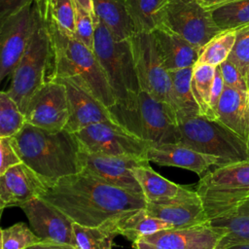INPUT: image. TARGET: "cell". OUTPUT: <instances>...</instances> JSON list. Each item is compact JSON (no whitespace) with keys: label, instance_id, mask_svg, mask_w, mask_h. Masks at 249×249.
<instances>
[{"label":"cell","instance_id":"obj_19","mask_svg":"<svg viewBox=\"0 0 249 249\" xmlns=\"http://www.w3.org/2000/svg\"><path fill=\"white\" fill-rule=\"evenodd\" d=\"M42 179L24 162L0 174V206L20 207L25 202L41 196L47 190Z\"/></svg>","mask_w":249,"mask_h":249},{"label":"cell","instance_id":"obj_42","mask_svg":"<svg viewBox=\"0 0 249 249\" xmlns=\"http://www.w3.org/2000/svg\"><path fill=\"white\" fill-rule=\"evenodd\" d=\"M26 249H76V248L68 244H59L54 242L41 241L39 243H36L32 246L27 247Z\"/></svg>","mask_w":249,"mask_h":249},{"label":"cell","instance_id":"obj_4","mask_svg":"<svg viewBox=\"0 0 249 249\" xmlns=\"http://www.w3.org/2000/svg\"><path fill=\"white\" fill-rule=\"evenodd\" d=\"M93 53L117 101L111 112L119 124L125 128L126 122L137 109L141 90L131 41L116 39L99 19L95 24Z\"/></svg>","mask_w":249,"mask_h":249},{"label":"cell","instance_id":"obj_25","mask_svg":"<svg viewBox=\"0 0 249 249\" xmlns=\"http://www.w3.org/2000/svg\"><path fill=\"white\" fill-rule=\"evenodd\" d=\"M112 226L118 234L132 243L159 231L172 228L167 222L151 216L146 208L138 209L112 222Z\"/></svg>","mask_w":249,"mask_h":249},{"label":"cell","instance_id":"obj_39","mask_svg":"<svg viewBox=\"0 0 249 249\" xmlns=\"http://www.w3.org/2000/svg\"><path fill=\"white\" fill-rule=\"evenodd\" d=\"M0 174L10 167L22 162L11 137L0 138Z\"/></svg>","mask_w":249,"mask_h":249},{"label":"cell","instance_id":"obj_26","mask_svg":"<svg viewBox=\"0 0 249 249\" xmlns=\"http://www.w3.org/2000/svg\"><path fill=\"white\" fill-rule=\"evenodd\" d=\"M133 175L141 186L147 202L168 199L178 196L184 186L171 182L156 172L150 164L134 167Z\"/></svg>","mask_w":249,"mask_h":249},{"label":"cell","instance_id":"obj_10","mask_svg":"<svg viewBox=\"0 0 249 249\" xmlns=\"http://www.w3.org/2000/svg\"><path fill=\"white\" fill-rule=\"evenodd\" d=\"M130 41L141 90L160 102L169 104L177 114L169 71L162 64L153 32L134 33Z\"/></svg>","mask_w":249,"mask_h":249},{"label":"cell","instance_id":"obj_14","mask_svg":"<svg viewBox=\"0 0 249 249\" xmlns=\"http://www.w3.org/2000/svg\"><path fill=\"white\" fill-rule=\"evenodd\" d=\"M81 160L83 163L82 171H86L114 187L144 196L140 184L133 175L132 169L134 167L150 164L148 160L131 157L106 156L89 153L83 149Z\"/></svg>","mask_w":249,"mask_h":249},{"label":"cell","instance_id":"obj_36","mask_svg":"<svg viewBox=\"0 0 249 249\" xmlns=\"http://www.w3.org/2000/svg\"><path fill=\"white\" fill-rule=\"evenodd\" d=\"M94 35L95 23L93 18L89 12L75 2V38L93 51Z\"/></svg>","mask_w":249,"mask_h":249},{"label":"cell","instance_id":"obj_33","mask_svg":"<svg viewBox=\"0 0 249 249\" xmlns=\"http://www.w3.org/2000/svg\"><path fill=\"white\" fill-rule=\"evenodd\" d=\"M26 124L25 116L15 100L2 90L0 92V138L13 137Z\"/></svg>","mask_w":249,"mask_h":249},{"label":"cell","instance_id":"obj_12","mask_svg":"<svg viewBox=\"0 0 249 249\" xmlns=\"http://www.w3.org/2000/svg\"><path fill=\"white\" fill-rule=\"evenodd\" d=\"M74 134L84 151L113 157L146 159L149 143L124 127L99 123L90 124Z\"/></svg>","mask_w":249,"mask_h":249},{"label":"cell","instance_id":"obj_45","mask_svg":"<svg viewBox=\"0 0 249 249\" xmlns=\"http://www.w3.org/2000/svg\"><path fill=\"white\" fill-rule=\"evenodd\" d=\"M228 249H249V243H240L233 245Z\"/></svg>","mask_w":249,"mask_h":249},{"label":"cell","instance_id":"obj_18","mask_svg":"<svg viewBox=\"0 0 249 249\" xmlns=\"http://www.w3.org/2000/svg\"><path fill=\"white\" fill-rule=\"evenodd\" d=\"M54 81H60L66 87L69 120L64 129L76 133L90 124L99 123L123 127L119 124L109 108L79 85L68 79Z\"/></svg>","mask_w":249,"mask_h":249},{"label":"cell","instance_id":"obj_7","mask_svg":"<svg viewBox=\"0 0 249 249\" xmlns=\"http://www.w3.org/2000/svg\"><path fill=\"white\" fill-rule=\"evenodd\" d=\"M208 220L235 209L249 197V160L217 166L196 187Z\"/></svg>","mask_w":249,"mask_h":249},{"label":"cell","instance_id":"obj_31","mask_svg":"<svg viewBox=\"0 0 249 249\" xmlns=\"http://www.w3.org/2000/svg\"><path fill=\"white\" fill-rule=\"evenodd\" d=\"M216 66L196 63L193 69L192 91L199 107L200 115L211 119L210 95ZM212 120V119H211Z\"/></svg>","mask_w":249,"mask_h":249},{"label":"cell","instance_id":"obj_15","mask_svg":"<svg viewBox=\"0 0 249 249\" xmlns=\"http://www.w3.org/2000/svg\"><path fill=\"white\" fill-rule=\"evenodd\" d=\"M223 234L207 223L182 229H166L132 243L134 249H216Z\"/></svg>","mask_w":249,"mask_h":249},{"label":"cell","instance_id":"obj_27","mask_svg":"<svg viewBox=\"0 0 249 249\" xmlns=\"http://www.w3.org/2000/svg\"><path fill=\"white\" fill-rule=\"evenodd\" d=\"M167 0H125L135 33L153 32L160 26L161 12Z\"/></svg>","mask_w":249,"mask_h":249},{"label":"cell","instance_id":"obj_1","mask_svg":"<svg viewBox=\"0 0 249 249\" xmlns=\"http://www.w3.org/2000/svg\"><path fill=\"white\" fill-rule=\"evenodd\" d=\"M74 223L98 227L145 208L144 196L109 185L86 171L61 178L39 196Z\"/></svg>","mask_w":249,"mask_h":249},{"label":"cell","instance_id":"obj_16","mask_svg":"<svg viewBox=\"0 0 249 249\" xmlns=\"http://www.w3.org/2000/svg\"><path fill=\"white\" fill-rule=\"evenodd\" d=\"M32 230L43 240L74 247L73 221L41 197H35L20 206Z\"/></svg>","mask_w":249,"mask_h":249},{"label":"cell","instance_id":"obj_30","mask_svg":"<svg viewBox=\"0 0 249 249\" xmlns=\"http://www.w3.org/2000/svg\"><path fill=\"white\" fill-rule=\"evenodd\" d=\"M210 12L222 31L237 30L249 25V0H231Z\"/></svg>","mask_w":249,"mask_h":249},{"label":"cell","instance_id":"obj_32","mask_svg":"<svg viewBox=\"0 0 249 249\" xmlns=\"http://www.w3.org/2000/svg\"><path fill=\"white\" fill-rule=\"evenodd\" d=\"M236 30L222 31L212 38L199 53L196 63L218 66L228 59L235 41Z\"/></svg>","mask_w":249,"mask_h":249},{"label":"cell","instance_id":"obj_21","mask_svg":"<svg viewBox=\"0 0 249 249\" xmlns=\"http://www.w3.org/2000/svg\"><path fill=\"white\" fill-rule=\"evenodd\" d=\"M153 34L160 59L167 71L194 67L196 64L200 51L183 37L164 27H158Z\"/></svg>","mask_w":249,"mask_h":249},{"label":"cell","instance_id":"obj_37","mask_svg":"<svg viewBox=\"0 0 249 249\" xmlns=\"http://www.w3.org/2000/svg\"><path fill=\"white\" fill-rule=\"evenodd\" d=\"M228 59L245 78L249 69V25L236 30L235 41Z\"/></svg>","mask_w":249,"mask_h":249},{"label":"cell","instance_id":"obj_22","mask_svg":"<svg viewBox=\"0 0 249 249\" xmlns=\"http://www.w3.org/2000/svg\"><path fill=\"white\" fill-rule=\"evenodd\" d=\"M216 120L249 142V92L225 86L216 110Z\"/></svg>","mask_w":249,"mask_h":249},{"label":"cell","instance_id":"obj_5","mask_svg":"<svg viewBox=\"0 0 249 249\" xmlns=\"http://www.w3.org/2000/svg\"><path fill=\"white\" fill-rule=\"evenodd\" d=\"M36 9V23L31 40L19 63L11 75V85L6 90L23 114H25L32 97L49 82L51 39L47 24L37 4Z\"/></svg>","mask_w":249,"mask_h":249},{"label":"cell","instance_id":"obj_23","mask_svg":"<svg viewBox=\"0 0 249 249\" xmlns=\"http://www.w3.org/2000/svg\"><path fill=\"white\" fill-rule=\"evenodd\" d=\"M223 237L216 249H228L240 243H249V197L235 209L218 218L209 220Z\"/></svg>","mask_w":249,"mask_h":249},{"label":"cell","instance_id":"obj_20","mask_svg":"<svg viewBox=\"0 0 249 249\" xmlns=\"http://www.w3.org/2000/svg\"><path fill=\"white\" fill-rule=\"evenodd\" d=\"M145 158L159 165L184 168L200 176L212 165H223L219 158L197 152L180 143L149 144Z\"/></svg>","mask_w":249,"mask_h":249},{"label":"cell","instance_id":"obj_29","mask_svg":"<svg viewBox=\"0 0 249 249\" xmlns=\"http://www.w3.org/2000/svg\"><path fill=\"white\" fill-rule=\"evenodd\" d=\"M76 249H112L114 237L118 234L112 222L98 227H88L73 223Z\"/></svg>","mask_w":249,"mask_h":249},{"label":"cell","instance_id":"obj_46","mask_svg":"<svg viewBox=\"0 0 249 249\" xmlns=\"http://www.w3.org/2000/svg\"><path fill=\"white\" fill-rule=\"evenodd\" d=\"M245 81H246V85H247V89H248V91H249V69H248V72H247V74H246Z\"/></svg>","mask_w":249,"mask_h":249},{"label":"cell","instance_id":"obj_2","mask_svg":"<svg viewBox=\"0 0 249 249\" xmlns=\"http://www.w3.org/2000/svg\"><path fill=\"white\" fill-rule=\"evenodd\" d=\"M37 6L45 19L51 39L49 81L71 80L110 110L114 108L117 105L115 95L93 51L64 30L38 4Z\"/></svg>","mask_w":249,"mask_h":249},{"label":"cell","instance_id":"obj_17","mask_svg":"<svg viewBox=\"0 0 249 249\" xmlns=\"http://www.w3.org/2000/svg\"><path fill=\"white\" fill-rule=\"evenodd\" d=\"M145 208L151 216L167 222L173 229L191 228L209 221L198 193L187 186L178 196L147 202Z\"/></svg>","mask_w":249,"mask_h":249},{"label":"cell","instance_id":"obj_47","mask_svg":"<svg viewBox=\"0 0 249 249\" xmlns=\"http://www.w3.org/2000/svg\"><path fill=\"white\" fill-rule=\"evenodd\" d=\"M247 145H248V156H249V142H248Z\"/></svg>","mask_w":249,"mask_h":249},{"label":"cell","instance_id":"obj_38","mask_svg":"<svg viewBox=\"0 0 249 249\" xmlns=\"http://www.w3.org/2000/svg\"><path fill=\"white\" fill-rule=\"evenodd\" d=\"M220 68L225 86L242 91H248L244 76L232 62L227 59L220 64Z\"/></svg>","mask_w":249,"mask_h":249},{"label":"cell","instance_id":"obj_8","mask_svg":"<svg viewBox=\"0 0 249 249\" xmlns=\"http://www.w3.org/2000/svg\"><path fill=\"white\" fill-rule=\"evenodd\" d=\"M125 128L149 144L179 143L180 140L176 111L144 90L139 92L137 109Z\"/></svg>","mask_w":249,"mask_h":249},{"label":"cell","instance_id":"obj_34","mask_svg":"<svg viewBox=\"0 0 249 249\" xmlns=\"http://www.w3.org/2000/svg\"><path fill=\"white\" fill-rule=\"evenodd\" d=\"M40 8L53 18L64 30L74 35L75 2L74 0H36Z\"/></svg>","mask_w":249,"mask_h":249},{"label":"cell","instance_id":"obj_28","mask_svg":"<svg viewBox=\"0 0 249 249\" xmlns=\"http://www.w3.org/2000/svg\"><path fill=\"white\" fill-rule=\"evenodd\" d=\"M194 67L170 71L173 92L177 104V120L181 117L200 114L199 107L192 91V75Z\"/></svg>","mask_w":249,"mask_h":249},{"label":"cell","instance_id":"obj_43","mask_svg":"<svg viewBox=\"0 0 249 249\" xmlns=\"http://www.w3.org/2000/svg\"><path fill=\"white\" fill-rule=\"evenodd\" d=\"M74 1L76 3H78L82 8H84L87 12H89L91 15V17L93 18L94 23L96 24V22L99 20V18L95 14V10H94V7H93L92 0H74Z\"/></svg>","mask_w":249,"mask_h":249},{"label":"cell","instance_id":"obj_44","mask_svg":"<svg viewBox=\"0 0 249 249\" xmlns=\"http://www.w3.org/2000/svg\"><path fill=\"white\" fill-rule=\"evenodd\" d=\"M231 0H197V2L206 10L212 11L226 3H228Z\"/></svg>","mask_w":249,"mask_h":249},{"label":"cell","instance_id":"obj_11","mask_svg":"<svg viewBox=\"0 0 249 249\" xmlns=\"http://www.w3.org/2000/svg\"><path fill=\"white\" fill-rule=\"evenodd\" d=\"M35 0L0 20V80L11 76L24 54L36 23Z\"/></svg>","mask_w":249,"mask_h":249},{"label":"cell","instance_id":"obj_6","mask_svg":"<svg viewBox=\"0 0 249 249\" xmlns=\"http://www.w3.org/2000/svg\"><path fill=\"white\" fill-rule=\"evenodd\" d=\"M179 143L197 152L219 158L223 165L249 160L248 145L217 120L203 115L178 119Z\"/></svg>","mask_w":249,"mask_h":249},{"label":"cell","instance_id":"obj_13","mask_svg":"<svg viewBox=\"0 0 249 249\" xmlns=\"http://www.w3.org/2000/svg\"><path fill=\"white\" fill-rule=\"evenodd\" d=\"M27 124L50 131L65 128L69 120L66 87L60 81L47 82L32 97L24 114Z\"/></svg>","mask_w":249,"mask_h":249},{"label":"cell","instance_id":"obj_41","mask_svg":"<svg viewBox=\"0 0 249 249\" xmlns=\"http://www.w3.org/2000/svg\"><path fill=\"white\" fill-rule=\"evenodd\" d=\"M33 0H0V20Z\"/></svg>","mask_w":249,"mask_h":249},{"label":"cell","instance_id":"obj_40","mask_svg":"<svg viewBox=\"0 0 249 249\" xmlns=\"http://www.w3.org/2000/svg\"><path fill=\"white\" fill-rule=\"evenodd\" d=\"M225 89V83L222 76L220 65L216 66L215 69V76L214 81L212 85L211 89V95H210V111H211V119L216 120V110L219 103V100L221 98V95Z\"/></svg>","mask_w":249,"mask_h":249},{"label":"cell","instance_id":"obj_35","mask_svg":"<svg viewBox=\"0 0 249 249\" xmlns=\"http://www.w3.org/2000/svg\"><path fill=\"white\" fill-rule=\"evenodd\" d=\"M41 241L24 223H17L1 231V249H26Z\"/></svg>","mask_w":249,"mask_h":249},{"label":"cell","instance_id":"obj_9","mask_svg":"<svg viewBox=\"0 0 249 249\" xmlns=\"http://www.w3.org/2000/svg\"><path fill=\"white\" fill-rule=\"evenodd\" d=\"M191 43L199 51L222 32L210 11L197 0H167L160 16V26Z\"/></svg>","mask_w":249,"mask_h":249},{"label":"cell","instance_id":"obj_24","mask_svg":"<svg viewBox=\"0 0 249 249\" xmlns=\"http://www.w3.org/2000/svg\"><path fill=\"white\" fill-rule=\"evenodd\" d=\"M100 21L118 40L130 39L135 31L125 0H92Z\"/></svg>","mask_w":249,"mask_h":249},{"label":"cell","instance_id":"obj_3","mask_svg":"<svg viewBox=\"0 0 249 249\" xmlns=\"http://www.w3.org/2000/svg\"><path fill=\"white\" fill-rule=\"evenodd\" d=\"M11 138L22 162L48 188L61 178L83 170L81 145L76 135L66 129L50 131L26 123Z\"/></svg>","mask_w":249,"mask_h":249}]
</instances>
